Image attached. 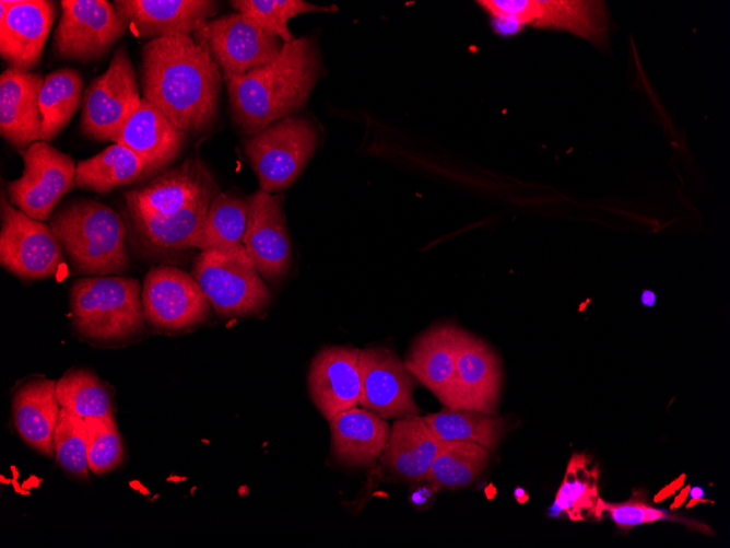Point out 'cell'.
Here are the masks:
<instances>
[{"label": "cell", "instance_id": "6da1fadb", "mask_svg": "<svg viewBox=\"0 0 730 548\" xmlns=\"http://www.w3.org/2000/svg\"><path fill=\"white\" fill-rule=\"evenodd\" d=\"M223 77L192 35L149 40L142 48L143 97L181 131L199 135L215 121Z\"/></svg>", "mask_w": 730, "mask_h": 548}, {"label": "cell", "instance_id": "7a4b0ae2", "mask_svg": "<svg viewBox=\"0 0 730 548\" xmlns=\"http://www.w3.org/2000/svg\"><path fill=\"white\" fill-rule=\"evenodd\" d=\"M322 69L316 39L299 37L284 44L270 63L225 79L234 123L251 136L295 115L306 105Z\"/></svg>", "mask_w": 730, "mask_h": 548}, {"label": "cell", "instance_id": "3957f363", "mask_svg": "<svg viewBox=\"0 0 730 548\" xmlns=\"http://www.w3.org/2000/svg\"><path fill=\"white\" fill-rule=\"evenodd\" d=\"M74 272L120 275L130 266L127 228L119 213L93 199H73L50 217L48 224Z\"/></svg>", "mask_w": 730, "mask_h": 548}, {"label": "cell", "instance_id": "277c9868", "mask_svg": "<svg viewBox=\"0 0 730 548\" xmlns=\"http://www.w3.org/2000/svg\"><path fill=\"white\" fill-rule=\"evenodd\" d=\"M72 325L84 340L115 346L136 341L145 331L140 282L131 277L94 276L69 290Z\"/></svg>", "mask_w": 730, "mask_h": 548}, {"label": "cell", "instance_id": "5b68a950", "mask_svg": "<svg viewBox=\"0 0 730 548\" xmlns=\"http://www.w3.org/2000/svg\"><path fill=\"white\" fill-rule=\"evenodd\" d=\"M318 138L313 121L297 115L248 136L243 149L258 177L259 189L275 193L292 185L314 155Z\"/></svg>", "mask_w": 730, "mask_h": 548}, {"label": "cell", "instance_id": "8992f818", "mask_svg": "<svg viewBox=\"0 0 730 548\" xmlns=\"http://www.w3.org/2000/svg\"><path fill=\"white\" fill-rule=\"evenodd\" d=\"M190 273L222 318L252 316L271 303V292L251 260L200 250Z\"/></svg>", "mask_w": 730, "mask_h": 548}, {"label": "cell", "instance_id": "52a82bcc", "mask_svg": "<svg viewBox=\"0 0 730 548\" xmlns=\"http://www.w3.org/2000/svg\"><path fill=\"white\" fill-rule=\"evenodd\" d=\"M141 302L145 323L160 334L189 331L209 319L212 310L193 276L168 265L145 273Z\"/></svg>", "mask_w": 730, "mask_h": 548}, {"label": "cell", "instance_id": "ba28073f", "mask_svg": "<svg viewBox=\"0 0 730 548\" xmlns=\"http://www.w3.org/2000/svg\"><path fill=\"white\" fill-rule=\"evenodd\" d=\"M192 37L208 51L223 81L270 63L284 45L239 12L208 20Z\"/></svg>", "mask_w": 730, "mask_h": 548}, {"label": "cell", "instance_id": "9c48e42d", "mask_svg": "<svg viewBox=\"0 0 730 548\" xmlns=\"http://www.w3.org/2000/svg\"><path fill=\"white\" fill-rule=\"evenodd\" d=\"M494 21L516 27L565 31L601 46L608 38L604 2L588 0H480Z\"/></svg>", "mask_w": 730, "mask_h": 548}, {"label": "cell", "instance_id": "30bf717a", "mask_svg": "<svg viewBox=\"0 0 730 548\" xmlns=\"http://www.w3.org/2000/svg\"><path fill=\"white\" fill-rule=\"evenodd\" d=\"M136 71L127 49L115 50L108 68L86 88L81 130L97 141H113L141 103Z\"/></svg>", "mask_w": 730, "mask_h": 548}, {"label": "cell", "instance_id": "8fae6325", "mask_svg": "<svg viewBox=\"0 0 730 548\" xmlns=\"http://www.w3.org/2000/svg\"><path fill=\"white\" fill-rule=\"evenodd\" d=\"M22 175L7 185L10 202L33 219L44 221L61 198L75 187L72 158L46 141L20 150Z\"/></svg>", "mask_w": 730, "mask_h": 548}, {"label": "cell", "instance_id": "7c38bea8", "mask_svg": "<svg viewBox=\"0 0 730 548\" xmlns=\"http://www.w3.org/2000/svg\"><path fill=\"white\" fill-rule=\"evenodd\" d=\"M0 264L23 280L56 276L63 253L49 225L14 207L1 196Z\"/></svg>", "mask_w": 730, "mask_h": 548}, {"label": "cell", "instance_id": "4fadbf2b", "mask_svg": "<svg viewBox=\"0 0 730 548\" xmlns=\"http://www.w3.org/2000/svg\"><path fill=\"white\" fill-rule=\"evenodd\" d=\"M60 7L52 48L63 59H99L128 28L114 3L106 0H62Z\"/></svg>", "mask_w": 730, "mask_h": 548}, {"label": "cell", "instance_id": "5bb4252c", "mask_svg": "<svg viewBox=\"0 0 730 548\" xmlns=\"http://www.w3.org/2000/svg\"><path fill=\"white\" fill-rule=\"evenodd\" d=\"M247 201L243 245L259 275L272 283L280 282L289 275L293 263L281 198L258 189Z\"/></svg>", "mask_w": 730, "mask_h": 548}, {"label": "cell", "instance_id": "9a60e30c", "mask_svg": "<svg viewBox=\"0 0 730 548\" xmlns=\"http://www.w3.org/2000/svg\"><path fill=\"white\" fill-rule=\"evenodd\" d=\"M360 374L358 406L384 419L420 413L413 398L415 380L390 348L376 346L361 350Z\"/></svg>", "mask_w": 730, "mask_h": 548}, {"label": "cell", "instance_id": "2e32d148", "mask_svg": "<svg viewBox=\"0 0 730 548\" xmlns=\"http://www.w3.org/2000/svg\"><path fill=\"white\" fill-rule=\"evenodd\" d=\"M215 188L219 187L201 160L188 158L157 173L143 186L126 191L125 199L130 215L164 217Z\"/></svg>", "mask_w": 730, "mask_h": 548}, {"label": "cell", "instance_id": "e0dca14e", "mask_svg": "<svg viewBox=\"0 0 730 548\" xmlns=\"http://www.w3.org/2000/svg\"><path fill=\"white\" fill-rule=\"evenodd\" d=\"M55 14L48 0L0 1V55L9 67L30 70L38 65Z\"/></svg>", "mask_w": 730, "mask_h": 548}, {"label": "cell", "instance_id": "ac0fdd59", "mask_svg": "<svg viewBox=\"0 0 730 548\" xmlns=\"http://www.w3.org/2000/svg\"><path fill=\"white\" fill-rule=\"evenodd\" d=\"M502 370L495 352L480 338L462 331L448 408H463L496 415Z\"/></svg>", "mask_w": 730, "mask_h": 548}, {"label": "cell", "instance_id": "d6986e66", "mask_svg": "<svg viewBox=\"0 0 730 548\" xmlns=\"http://www.w3.org/2000/svg\"><path fill=\"white\" fill-rule=\"evenodd\" d=\"M361 349L331 346L311 360L307 385L311 401L329 421L339 412L358 405L361 396Z\"/></svg>", "mask_w": 730, "mask_h": 548}, {"label": "cell", "instance_id": "ffe728a7", "mask_svg": "<svg viewBox=\"0 0 730 548\" xmlns=\"http://www.w3.org/2000/svg\"><path fill=\"white\" fill-rule=\"evenodd\" d=\"M127 27L140 38L155 39L174 34H193L217 13L211 0H115Z\"/></svg>", "mask_w": 730, "mask_h": 548}, {"label": "cell", "instance_id": "44dd1931", "mask_svg": "<svg viewBox=\"0 0 730 548\" xmlns=\"http://www.w3.org/2000/svg\"><path fill=\"white\" fill-rule=\"evenodd\" d=\"M187 133L179 130L154 104L142 97L138 109L114 140L142 162V178L168 167L181 153Z\"/></svg>", "mask_w": 730, "mask_h": 548}, {"label": "cell", "instance_id": "7402d4cb", "mask_svg": "<svg viewBox=\"0 0 730 548\" xmlns=\"http://www.w3.org/2000/svg\"><path fill=\"white\" fill-rule=\"evenodd\" d=\"M463 329L451 323L436 324L413 341L404 365L421 385L449 407L456 358Z\"/></svg>", "mask_w": 730, "mask_h": 548}, {"label": "cell", "instance_id": "603a6c76", "mask_svg": "<svg viewBox=\"0 0 730 548\" xmlns=\"http://www.w3.org/2000/svg\"><path fill=\"white\" fill-rule=\"evenodd\" d=\"M44 80L38 72L12 67L0 75V133L20 150L40 140L38 97Z\"/></svg>", "mask_w": 730, "mask_h": 548}, {"label": "cell", "instance_id": "cb8c5ba5", "mask_svg": "<svg viewBox=\"0 0 730 548\" xmlns=\"http://www.w3.org/2000/svg\"><path fill=\"white\" fill-rule=\"evenodd\" d=\"M57 381L33 376L23 381L12 394L11 409L14 427L21 439L33 450L50 458L54 454V432L60 413L56 396Z\"/></svg>", "mask_w": 730, "mask_h": 548}, {"label": "cell", "instance_id": "d4e9b609", "mask_svg": "<svg viewBox=\"0 0 730 548\" xmlns=\"http://www.w3.org/2000/svg\"><path fill=\"white\" fill-rule=\"evenodd\" d=\"M328 422L331 455L339 464L364 467L381 456L390 432L386 419L355 406L339 412Z\"/></svg>", "mask_w": 730, "mask_h": 548}, {"label": "cell", "instance_id": "484cf974", "mask_svg": "<svg viewBox=\"0 0 730 548\" xmlns=\"http://www.w3.org/2000/svg\"><path fill=\"white\" fill-rule=\"evenodd\" d=\"M219 188L209 190L181 210L164 217L130 215L136 241L154 256L193 249L210 201Z\"/></svg>", "mask_w": 730, "mask_h": 548}, {"label": "cell", "instance_id": "4316f807", "mask_svg": "<svg viewBox=\"0 0 730 548\" xmlns=\"http://www.w3.org/2000/svg\"><path fill=\"white\" fill-rule=\"evenodd\" d=\"M439 440L423 416L410 415L395 420L385 450L382 466L395 476L423 480L436 456Z\"/></svg>", "mask_w": 730, "mask_h": 548}, {"label": "cell", "instance_id": "83f0119b", "mask_svg": "<svg viewBox=\"0 0 730 548\" xmlns=\"http://www.w3.org/2000/svg\"><path fill=\"white\" fill-rule=\"evenodd\" d=\"M247 214V199L231 191H216L210 201L193 247L250 260L243 245Z\"/></svg>", "mask_w": 730, "mask_h": 548}, {"label": "cell", "instance_id": "f1b7e54d", "mask_svg": "<svg viewBox=\"0 0 730 548\" xmlns=\"http://www.w3.org/2000/svg\"><path fill=\"white\" fill-rule=\"evenodd\" d=\"M423 418L439 441L472 442L490 452L497 447L506 430L505 419L471 409L444 407Z\"/></svg>", "mask_w": 730, "mask_h": 548}, {"label": "cell", "instance_id": "f546056e", "mask_svg": "<svg viewBox=\"0 0 730 548\" xmlns=\"http://www.w3.org/2000/svg\"><path fill=\"white\" fill-rule=\"evenodd\" d=\"M143 173L140 159L128 148L114 143L78 162L75 187L103 194L142 178Z\"/></svg>", "mask_w": 730, "mask_h": 548}, {"label": "cell", "instance_id": "4dcf8cb0", "mask_svg": "<svg viewBox=\"0 0 730 548\" xmlns=\"http://www.w3.org/2000/svg\"><path fill=\"white\" fill-rule=\"evenodd\" d=\"M83 80L79 71L62 68L45 77L38 97L42 118L40 140H52L81 105Z\"/></svg>", "mask_w": 730, "mask_h": 548}, {"label": "cell", "instance_id": "1f68e13d", "mask_svg": "<svg viewBox=\"0 0 730 548\" xmlns=\"http://www.w3.org/2000/svg\"><path fill=\"white\" fill-rule=\"evenodd\" d=\"M490 451L476 443L439 441L436 456L424 480L437 488L470 485L486 468Z\"/></svg>", "mask_w": 730, "mask_h": 548}, {"label": "cell", "instance_id": "d6a6232c", "mask_svg": "<svg viewBox=\"0 0 730 548\" xmlns=\"http://www.w3.org/2000/svg\"><path fill=\"white\" fill-rule=\"evenodd\" d=\"M56 396L61 408L83 419L114 417L110 388L89 369L68 370L56 383Z\"/></svg>", "mask_w": 730, "mask_h": 548}, {"label": "cell", "instance_id": "836d02e7", "mask_svg": "<svg viewBox=\"0 0 730 548\" xmlns=\"http://www.w3.org/2000/svg\"><path fill=\"white\" fill-rule=\"evenodd\" d=\"M599 469L590 457L575 453L569 458L556 492L555 505L572 521L594 517L598 503Z\"/></svg>", "mask_w": 730, "mask_h": 548}, {"label": "cell", "instance_id": "e575fe53", "mask_svg": "<svg viewBox=\"0 0 730 548\" xmlns=\"http://www.w3.org/2000/svg\"><path fill=\"white\" fill-rule=\"evenodd\" d=\"M231 3L236 12L245 14L284 44L295 39L287 26L292 18L310 12L337 11L334 5L321 7L303 0H234Z\"/></svg>", "mask_w": 730, "mask_h": 548}, {"label": "cell", "instance_id": "d590c367", "mask_svg": "<svg viewBox=\"0 0 730 548\" xmlns=\"http://www.w3.org/2000/svg\"><path fill=\"white\" fill-rule=\"evenodd\" d=\"M54 454L59 466L78 479L89 477L87 445L84 419L60 408L54 432Z\"/></svg>", "mask_w": 730, "mask_h": 548}, {"label": "cell", "instance_id": "8d00e7d4", "mask_svg": "<svg viewBox=\"0 0 730 548\" xmlns=\"http://www.w3.org/2000/svg\"><path fill=\"white\" fill-rule=\"evenodd\" d=\"M89 469L103 475L117 468L125 457V447L114 417L84 419Z\"/></svg>", "mask_w": 730, "mask_h": 548}, {"label": "cell", "instance_id": "74e56055", "mask_svg": "<svg viewBox=\"0 0 730 548\" xmlns=\"http://www.w3.org/2000/svg\"><path fill=\"white\" fill-rule=\"evenodd\" d=\"M603 514L609 515L621 528H632L658 521L682 522L690 525L686 518L682 520L667 510L656 508L636 494L623 502H609L599 497L594 517L600 518Z\"/></svg>", "mask_w": 730, "mask_h": 548}, {"label": "cell", "instance_id": "f35d334b", "mask_svg": "<svg viewBox=\"0 0 730 548\" xmlns=\"http://www.w3.org/2000/svg\"><path fill=\"white\" fill-rule=\"evenodd\" d=\"M437 488L434 485L426 481V486L416 487L410 495L411 503L416 508L425 505L426 502L431 500L434 489Z\"/></svg>", "mask_w": 730, "mask_h": 548}, {"label": "cell", "instance_id": "ab89813d", "mask_svg": "<svg viewBox=\"0 0 730 548\" xmlns=\"http://www.w3.org/2000/svg\"><path fill=\"white\" fill-rule=\"evenodd\" d=\"M641 301L644 304L651 306L655 303V294L651 291H644Z\"/></svg>", "mask_w": 730, "mask_h": 548}, {"label": "cell", "instance_id": "60d3db41", "mask_svg": "<svg viewBox=\"0 0 730 548\" xmlns=\"http://www.w3.org/2000/svg\"><path fill=\"white\" fill-rule=\"evenodd\" d=\"M690 495H691V498H692L693 500H697V501H698V500H700V499L703 498V495H704V491H703L700 488H698V487H694V488L691 490Z\"/></svg>", "mask_w": 730, "mask_h": 548}]
</instances>
